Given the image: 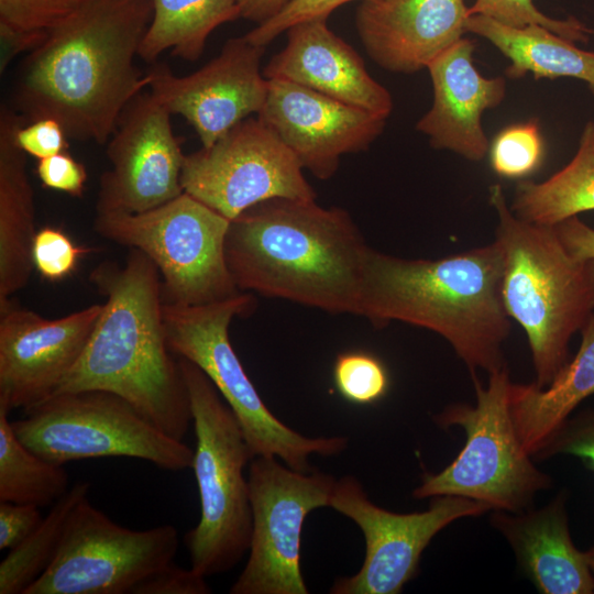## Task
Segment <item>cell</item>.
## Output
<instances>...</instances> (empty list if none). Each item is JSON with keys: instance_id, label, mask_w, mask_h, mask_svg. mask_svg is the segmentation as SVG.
I'll use <instances>...</instances> for the list:
<instances>
[{"instance_id": "16", "label": "cell", "mask_w": 594, "mask_h": 594, "mask_svg": "<svg viewBox=\"0 0 594 594\" xmlns=\"http://www.w3.org/2000/svg\"><path fill=\"white\" fill-rule=\"evenodd\" d=\"M264 53V46L252 44L244 35L232 37L219 55L189 75L153 70L148 89L172 114L183 116L202 147H208L262 109L268 89L261 70Z\"/></svg>"}, {"instance_id": "34", "label": "cell", "mask_w": 594, "mask_h": 594, "mask_svg": "<svg viewBox=\"0 0 594 594\" xmlns=\"http://www.w3.org/2000/svg\"><path fill=\"white\" fill-rule=\"evenodd\" d=\"M87 250L78 246L61 229L44 227L36 231L32 245L34 268L47 280L68 276Z\"/></svg>"}, {"instance_id": "8", "label": "cell", "mask_w": 594, "mask_h": 594, "mask_svg": "<svg viewBox=\"0 0 594 594\" xmlns=\"http://www.w3.org/2000/svg\"><path fill=\"white\" fill-rule=\"evenodd\" d=\"M254 298L239 295L212 304L182 306L163 302L162 316L169 350L211 380L235 415L255 457H276L287 466L310 473L311 454L331 457L348 447L343 437L309 438L289 428L265 406L229 339L233 318L251 311Z\"/></svg>"}, {"instance_id": "23", "label": "cell", "mask_w": 594, "mask_h": 594, "mask_svg": "<svg viewBox=\"0 0 594 594\" xmlns=\"http://www.w3.org/2000/svg\"><path fill=\"white\" fill-rule=\"evenodd\" d=\"M26 120L8 103L0 107V307L28 284L34 270V193L26 154L16 143Z\"/></svg>"}, {"instance_id": "21", "label": "cell", "mask_w": 594, "mask_h": 594, "mask_svg": "<svg viewBox=\"0 0 594 594\" xmlns=\"http://www.w3.org/2000/svg\"><path fill=\"white\" fill-rule=\"evenodd\" d=\"M287 43L263 69L267 79L293 81L385 119L393 111L391 92L367 72L360 54L338 36L327 20L297 23Z\"/></svg>"}, {"instance_id": "31", "label": "cell", "mask_w": 594, "mask_h": 594, "mask_svg": "<svg viewBox=\"0 0 594 594\" xmlns=\"http://www.w3.org/2000/svg\"><path fill=\"white\" fill-rule=\"evenodd\" d=\"M493 170L506 178H522L542 163L543 141L537 121L502 130L490 147Z\"/></svg>"}, {"instance_id": "2", "label": "cell", "mask_w": 594, "mask_h": 594, "mask_svg": "<svg viewBox=\"0 0 594 594\" xmlns=\"http://www.w3.org/2000/svg\"><path fill=\"white\" fill-rule=\"evenodd\" d=\"M370 249L344 209L284 197L231 220L224 243L240 290L356 316Z\"/></svg>"}, {"instance_id": "33", "label": "cell", "mask_w": 594, "mask_h": 594, "mask_svg": "<svg viewBox=\"0 0 594 594\" xmlns=\"http://www.w3.org/2000/svg\"><path fill=\"white\" fill-rule=\"evenodd\" d=\"M81 0H0V26L46 36Z\"/></svg>"}, {"instance_id": "5", "label": "cell", "mask_w": 594, "mask_h": 594, "mask_svg": "<svg viewBox=\"0 0 594 594\" xmlns=\"http://www.w3.org/2000/svg\"><path fill=\"white\" fill-rule=\"evenodd\" d=\"M490 204L504 262V307L527 336L534 384L544 387L570 360L572 337L594 312V260L571 254L552 226L516 217L499 184L490 187Z\"/></svg>"}, {"instance_id": "11", "label": "cell", "mask_w": 594, "mask_h": 594, "mask_svg": "<svg viewBox=\"0 0 594 594\" xmlns=\"http://www.w3.org/2000/svg\"><path fill=\"white\" fill-rule=\"evenodd\" d=\"M177 548L174 526L129 529L86 496L70 512L51 564L25 594H132L174 561Z\"/></svg>"}, {"instance_id": "6", "label": "cell", "mask_w": 594, "mask_h": 594, "mask_svg": "<svg viewBox=\"0 0 594 594\" xmlns=\"http://www.w3.org/2000/svg\"><path fill=\"white\" fill-rule=\"evenodd\" d=\"M177 358L196 435L191 468L201 510L185 544L191 568L207 578L228 572L249 551L253 518L243 470L254 455L211 380L191 361Z\"/></svg>"}, {"instance_id": "41", "label": "cell", "mask_w": 594, "mask_h": 594, "mask_svg": "<svg viewBox=\"0 0 594 594\" xmlns=\"http://www.w3.org/2000/svg\"><path fill=\"white\" fill-rule=\"evenodd\" d=\"M552 227L571 254L594 260V229L583 222L579 216L568 218Z\"/></svg>"}, {"instance_id": "29", "label": "cell", "mask_w": 594, "mask_h": 594, "mask_svg": "<svg viewBox=\"0 0 594 594\" xmlns=\"http://www.w3.org/2000/svg\"><path fill=\"white\" fill-rule=\"evenodd\" d=\"M90 483L80 481L61 497L40 526L0 563V594H25L45 572L59 546L67 518L84 497Z\"/></svg>"}, {"instance_id": "12", "label": "cell", "mask_w": 594, "mask_h": 594, "mask_svg": "<svg viewBox=\"0 0 594 594\" xmlns=\"http://www.w3.org/2000/svg\"><path fill=\"white\" fill-rule=\"evenodd\" d=\"M252 535L249 558L231 594H308L300 570V539L307 515L329 506L337 480L305 473L276 457H255L249 469Z\"/></svg>"}, {"instance_id": "19", "label": "cell", "mask_w": 594, "mask_h": 594, "mask_svg": "<svg viewBox=\"0 0 594 594\" xmlns=\"http://www.w3.org/2000/svg\"><path fill=\"white\" fill-rule=\"evenodd\" d=\"M468 10L464 0H369L356 9L355 29L380 67L413 74L463 37Z\"/></svg>"}, {"instance_id": "17", "label": "cell", "mask_w": 594, "mask_h": 594, "mask_svg": "<svg viewBox=\"0 0 594 594\" xmlns=\"http://www.w3.org/2000/svg\"><path fill=\"white\" fill-rule=\"evenodd\" d=\"M100 311L96 304L45 319L11 301L0 307V407L24 410L50 398L80 359Z\"/></svg>"}, {"instance_id": "28", "label": "cell", "mask_w": 594, "mask_h": 594, "mask_svg": "<svg viewBox=\"0 0 594 594\" xmlns=\"http://www.w3.org/2000/svg\"><path fill=\"white\" fill-rule=\"evenodd\" d=\"M9 413L0 407V502L54 505L69 490L68 473L21 442Z\"/></svg>"}, {"instance_id": "32", "label": "cell", "mask_w": 594, "mask_h": 594, "mask_svg": "<svg viewBox=\"0 0 594 594\" xmlns=\"http://www.w3.org/2000/svg\"><path fill=\"white\" fill-rule=\"evenodd\" d=\"M468 13L469 16L482 15L513 28L540 25L572 42L586 43L590 35H594L593 29L573 16L564 20L547 16L537 9L534 0H475Z\"/></svg>"}, {"instance_id": "24", "label": "cell", "mask_w": 594, "mask_h": 594, "mask_svg": "<svg viewBox=\"0 0 594 594\" xmlns=\"http://www.w3.org/2000/svg\"><path fill=\"white\" fill-rule=\"evenodd\" d=\"M580 332L582 339L576 354L549 385L510 384L512 418L520 443L531 458L575 408L594 394V312Z\"/></svg>"}, {"instance_id": "27", "label": "cell", "mask_w": 594, "mask_h": 594, "mask_svg": "<svg viewBox=\"0 0 594 594\" xmlns=\"http://www.w3.org/2000/svg\"><path fill=\"white\" fill-rule=\"evenodd\" d=\"M153 18L139 56L154 62L163 52L197 61L209 35L221 24L240 16L238 0H152Z\"/></svg>"}, {"instance_id": "26", "label": "cell", "mask_w": 594, "mask_h": 594, "mask_svg": "<svg viewBox=\"0 0 594 594\" xmlns=\"http://www.w3.org/2000/svg\"><path fill=\"white\" fill-rule=\"evenodd\" d=\"M509 207L519 219L542 226L594 210V121L585 124L573 158L541 183L519 182Z\"/></svg>"}, {"instance_id": "4", "label": "cell", "mask_w": 594, "mask_h": 594, "mask_svg": "<svg viewBox=\"0 0 594 594\" xmlns=\"http://www.w3.org/2000/svg\"><path fill=\"white\" fill-rule=\"evenodd\" d=\"M504 262L494 242L437 260L403 258L370 249L360 315L374 326L400 321L446 339L471 375L506 367L510 318L503 302Z\"/></svg>"}, {"instance_id": "3", "label": "cell", "mask_w": 594, "mask_h": 594, "mask_svg": "<svg viewBox=\"0 0 594 594\" xmlns=\"http://www.w3.org/2000/svg\"><path fill=\"white\" fill-rule=\"evenodd\" d=\"M89 279L106 298L87 345L55 393L106 391L183 441L193 415L178 358L168 348L156 265L130 249L123 265L105 262Z\"/></svg>"}, {"instance_id": "44", "label": "cell", "mask_w": 594, "mask_h": 594, "mask_svg": "<svg viewBox=\"0 0 594 594\" xmlns=\"http://www.w3.org/2000/svg\"><path fill=\"white\" fill-rule=\"evenodd\" d=\"M585 554H586L588 565L594 574V549L591 548L588 551L585 552Z\"/></svg>"}, {"instance_id": "36", "label": "cell", "mask_w": 594, "mask_h": 594, "mask_svg": "<svg viewBox=\"0 0 594 594\" xmlns=\"http://www.w3.org/2000/svg\"><path fill=\"white\" fill-rule=\"evenodd\" d=\"M557 454L579 458L594 471V408L570 416L534 459H548Z\"/></svg>"}, {"instance_id": "30", "label": "cell", "mask_w": 594, "mask_h": 594, "mask_svg": "<svg viewBox=\"0 0 594 594\" xmlns=\"http://www.w3.org/2000/svg\"><path fill=\"white\" fill-rule=\"evenodd\" d=\"M332 377L340 396L355 405H373L385 397L389 388L386 365L378 356L363 350L339 353Z\"/></svg>"}, {"instance_id": "25", "label": "cell", "mask_w": 594, "mask_h": 594, "mask_svg": "<svg viewBox=\"0 0 594 594\" xmlns=\"http://www.w3.org/2000/svg\"><path fill=\"white\" fill-rule=\"evenodd\" d=\"M465 32L491 42L509 62L505 74L517 79L572 77L583 80L594 94V52L579 48L557 33L540 26L513 28L482 15H470Z\"/></svg>"}, {"instance_id": "39", "label": "cell", "mask_w": 594, "mask_h": 594, "mask_svg": "<svg viewBox=\"0 0 594 594\" xmlns=\"http://www.w3.org/2000/svg\"><path fill=\"white\" fill-rule=\"evenodd\" d=\"M68 136L62 124L52 118H44L22 125L16 132V143L26 154L43 160L68 147Z\"/></svg>"}, {"instance_id": "22", "label": "cell", "mask_w": 594, "mask_h": 594, "mask_svg": "<svg viewBox=\"0 0 594 594\" xmlns=\"http://www.w3.org/2000/svg\"><path fill=\"white\" fill-rule=\"evenodd\" d=\"M566 493L521 513L494 510L491 522L508 541L517 563L543 594H592L594 574L585 552L572 541Z\"/></svg>"}, {"instance_id": "45", "label": "cell", "mask_w": 594, "mask_h": 594, "mask_svg": "<svg viewBox=\"0 0 594 594\" xmlns=\"http://www.w3.org/2000/svg\"><path fill=\"white\" fill-rule=\"evenodd\" d=\"M593 549H594V547H593Z\"/></svg>"}, {"instance_id": "10", "label": "cell", "mask_w": 594, "mask_h": 594, "mask_svg": "<svg viewBox=\"0 0 594 594\" xmlns=\"http://www.w3.org/2000/svg\"><path fill=\"white\" fill-rule=\"evenodd\" d=\"M21 442L64 465L96 458H134L166 471L191 468L194 451L162 432L121 396L106 391L62 393L11 421Z\"/></svg>"}, {"instance_id": "14", "label": "cell", "mask_w": 594, "mask_h": 594, "mask_svg": "<svg viewBox=\"0 0 594 594\" xmlns=\"http://www.w3.org/2000/svg\"><path fill=\"white\" fill-rule=\"evenodd\" d=\"M329 507L353 520L365 540L358 573L338 579L332 594H398L419 572L432 538L452 521L479 516L490 506L452 495L435 496L428 509L397 514L372 503L361 483L346 475L336 482Z\"/></svg>"}, {"instance_id": "9", "label": "cell", "mask_w": 594, "mask_h": 594, "mask_svg": "<svg viewBox=\"0 0 594 594\" xmlns=\"http://www.w3.org/2000/svg\"><path fill=\"white\" fill-rule=\"evenodd\" d=\"M229 219L188 195L147 211L97 212L100 237L143 252L157 267L165 304L198 306L242 293L228 268Z\"/></svg>"}, {"instance_id": "40", "label": "cell", "mask_w": 594, "mask_h": 594, "mask_svg": "<svg viewBox=\"0 0 594 594\" xmlns=\"http://www.w3.org/2000/svg\"><path fill=\"white\" fill-rule=\"evenodd\" d=\"M40 507L0 502V549L11 550L22 543L42 522Z\"/></svg>"}, {"instance_id": "13", "label": "cell", "mask_w": 594, "mask_h": 594, "mask_svg": "<svg viewBox=\"0 0 594 594\" xmlns=\"http://www.w3.org/2000/svg\"><path fill=\"white\" fill-rule=\"evenodd\" d=\"M286 145L257 118H246L208 147L185 155L183 190L229 220L262 201L315 200Z\"/></svg>"}, {"instance_id": "37", "label": "cell", "mask_w": 594, "mask_h": 594, "mask_svg": "<svg viewBox=\"0 0 594 594\" xmlns=\"http://www.w3.org/2000/svg\"><path fill=\"white\" fill-rule=\"evenodd\" d=\"M206 576L193 568L177 566L174 561L143 579L132 594H208Z\"/></svg>"}, {"instance_id": "18", "label": "cell", "mask_w": 594, "mask_h": 594, "mask_svg": "<svg viewBox=\"0 0 594 594\" xmlns=\"http://www.w3.org/2000/svg\"><path fill=\"white\" fill-rule=\"evenodd\" d=\"M256 118L295 155L302 168L329 179L345 154L365 151L386 119L289 80L268 79Z\"/></svg>"}, {"instance_id": "15", "label": "cell", "mask_w": 594, "mask_h": 594, "mask_svg": "<svg viewBox=\"0 0 594 594\" xmlns=\"http://www.w3.org/2000/svg\"><path fill=\"white\" fill-rule=\"evenodd\" d=\"M170 116L150 91L128 105L107 142L111 168L100 177L97 212H143L184 193L185 154Z\"/></svg>"}, {"instance_id": "38", "label": "cell", "mask_w": 594, "mask_h": 594, "mask_svg": "<svg viewBox=\"0 0 594 594\" xmlns=\"http://www.w3.org/2000/svg\"><path fill=\"white\" fill-rule=\"evenodd\" d=\"M36 174L46 188L73 197H81L84 194L87 182L86 167L67 152L38 160Z\"/></svg>"}, {"instance_id": "7", "label": "cell", "mask_w": 594, "mask_h": 594, "mask_svg": "<svg viewBox=\"0 0 594 594\" xmlns=\"http://www.w3.org/2000/svg\"><path fill=\"white\" fill-rule=\"evenodd\" d=\"M474 406L455 404L433 417L442 428L459 426L465 443L458 457L439 473H425L416 498L452 495L490 506L491 510L521 513L532 508L538 492L552 486L522 448L509 407L507 366L488 374L483 386L472 376Z\"/></svg>"}, {"instance_id": "35", "label": "cell", "mask_w": 594, "mask_h": 594, "mask_svg": "<svg viewBox=\"0 0 594 594\" xmlns=\"http://www.w3.org/2000/svg\"><path fill=\"white\" fill-rule=\"evenodd\" d=\"M351 1L369 0H293L273 18L257 24L244 36L252 44L266 47L290 26L310 20H328L336 9Z\"/></svg>"}, {"instance_id": "1", "label": "cell", "mask_w": 594, "mask_h": 594, "mask_svg": "<svg viewBox=\"0 0 594 594\" xmlns=\"http://www.w3.org/2000/svg\"><path fill=\"white\" fill-rule=\"evenodd\" d=\"M152 18V0H81L21 62L13 108L28 123L52 118L70 139L107 143L148 88L134 57Z\"/></svg>"}, {"instance_id": "43", "label": "cell", "mask_w": 594, "mask_h": 594, "mask_svg": "<svg viewBox=\"0 0 594 594\" xmlns=\"http://www.w3.org/2000/svg\"><path fill=\"white\" fill-rule=\"evenodd\" d=\"M293 0H238L240 16L261 24L273 18Z\"/></svg>"}, {"instance_id": "42", "label": "cell", "mask_w": 594, "mask_h": 594, "mask_svg": "<svg viewBox=\"0 0 594 594\" xmlns=\"http://www.w3.org/2000/svg\"><path fill=\"white\" fill-rule=\"evenodd\" d=\"M46 36L0 26V73L3 74L18 55L24 52L29 53L37 47Z\"/></svg>"}, {"instance_id": "20", "label": "cell", "mask_w": 594, "mask_h": 594, "mask_svg": "<svg viewBox=\"0 0 594 594\" xmlns=\"http://www.w3.org/2000/svg\"><path fill=\"white\" fill-rule=\"evenodd\" d=\"M474 51V43L462 37L429 64L433 102L416 129L432 147L479 162L490 148L482 116L502 103L506 81L502 76H482L473 63Z\"/></svg>"}]
</instances>
